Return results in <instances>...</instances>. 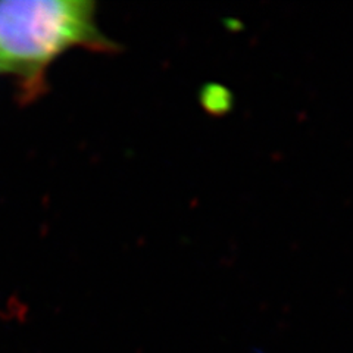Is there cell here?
Returning <instances> with one entry per match:
<instances>
[{
  "instance_id": "obj_1",
  "label": "cell",
  "mask_w": 353,
  "mask_h": 353,
  "mask_svg": "<svg viewBox=\"0 0 353 353\" xmlns=\"http://www.w3.org/2000/svg\"><path fill=\"white\" fill-rule=\"evenodd\" d=\"M75 48L115 52L96 22L90 0H0V72L14 80L22 103L48 93L53 62Z\"/></svg>"
}]
</instances>
